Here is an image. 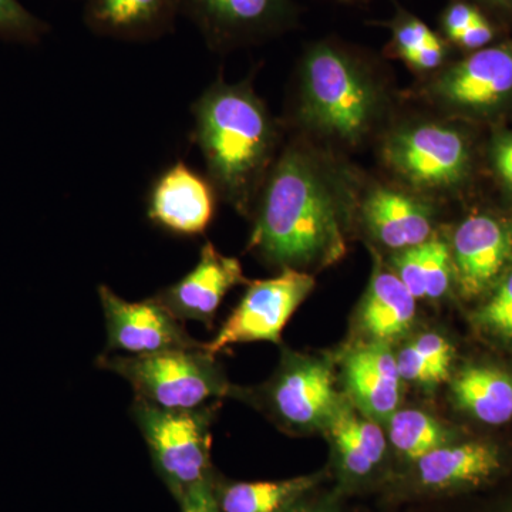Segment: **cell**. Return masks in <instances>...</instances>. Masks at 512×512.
Instances as JSON below:
<instances>
[{"label":"cell","mask_w":512,"mask_h":512,"mask_svg":"<svg viewBox=\"0 0 512 512\" xmlns=\"http://www.w3.org/2000/svg\"><path fill=\"white\" fill-rule=\"evenodd\" d=\"M316 477L227 485L217 498L221 512H284L316 484Z\"/></svg>","instance_id":"cb8c5ba5"},{"label":"cell","mask_w":512,"mask_h":512,"mask_svg":"<svg viewBox=\"0 0 512 512\" xmlns=\"http://www.w3.org/2000/svg\"><path fill=\"white\" fill-rule=\"evenodd\" d=\"M247 282L241 262L221 254L211 242L201 248L197 265L177 284L168 286L156 298L175 318L197 320L210 325L222 299L232 288Z\"/></svg>","instance_id":"4fadbf2b"},{"label":"cell","mask_w":512,"mask_h":512,"mask_svg":"<svg viewBox=\"0 0 512 512\" xmlns=\"http://www.w3.org/2000/svg\"><path fill=\"white\" fill-rule=\"evenodd\" d=\"M42 29V23L33 18L18 0H0V33L33 37Z\"/></svg>","instance_id":"83f0119b"},{"label":"cell","mask_w":512,"mask_h":512,"mask_svg":"<svg viewBox=\"0 0 512 512\" xmlns=\"http://www.w3.org/2000/svg\"><path fill=\"white\" fill-rule=\"evenodd\" d=\"M511 343H512V340H511Z\"/></svg>","instance_id":"d590c367"},{"label":"cell","mask_w":512,"mask_h":512,"mask_svg":"<svg viewBox=\"0 0 512 512\" xmlns=\"http://www.w3.org/2000/svg\"><path fill=\"white\" fill-rule=\"evenodd\" d=\"M332 434L343 471L352 480H365L382 463L386 439L373 421L340 413L333 416Z\"/></svg>","instance_id":"7402d4cb"},{"label":"cell","mask_w":512,"mask_h":512,"mask_svg":"<svg viewBox=\"0 0 512 512\" xmlns=\"http://www.w3.org/2000/svg\"><path fill=\"white\" fill-rule=\"evenodd\" d=\"M393 272L416 299H440L454 279L450 244L439 237L393 256Z\"/></svg>","instance_id":"44dd1931"},{"label":"cell","mask_w":512,"mask_h":512,"mask_svg":"<svg viewBox=\"0 0 512 512\" xmlns=\"http://www.w3.org/2000/svg\"><path fill=\"white\" fill-rule=\"evenodd\" d=\"M386 26L392 32L387 46L390 55L402 60L416 73L436 74L443 69L448 57V42L423 20L399 9Z\"/></svg>","instance_id":"603a6c76"},{"label":"cell","mask_w":512,"mask_h":512,"mask_svg":"<svg viewBox=\"0 0 512 512\" xmlns=\"http://www.w3.org/2000/svg\"><path fill=\"white\" fill-rule=\"evenodd\" d=\"M387 96L362 57L330 40L306 49L298 72L293 119L325 141L355 147L379 126Z\"/></svg>","instance_id":"3957f363"},{"label":"cell","mask_w":512,"mask_h":512,"mask_svg":"<svg viewBox=\"0 0 512 512\" xmlns=\"http://www.w3.org/2000/svg\"><path fill=\"white\" fill-rule=\"evenodd\" d=\"M495 37V30L491 23L488 22L487 18L481 19L476 25L470 26V28L461 32L460 35L454 37L451 43L461 47L464 50H470V52H476V50L484 49V47L490 46Z\"/></svg>","instance_id":"1f68e13d"},{"label":"cell","mask_w":512,"mask_h":512,"mask_svg":"<svg viewBox=\"0 0 512 512\" xmlns=\"http://www.w3.org/2000/svg\"><path fill=\"white\" fill-rule=\"evenodd\" d=\"M416 301L393 271L377 269L362 306L363 328L380 342L399 338L412 326Z\"/></svg>","instance_id":"ffe728a7"},{"label":"cell","mask_w":512,"mask_h":512,"mask_svg":"<svg viewBox=\"0 0 512 512\" xmlns=\"http://www.w3.org/2000/svg\"><path fill=\"white\" fill-rule=\"evenodd\" d=\"M194 141L222 200L241 214L255 207L279 147V128L249 80L222 77L192 104Z\"/></svg>","instance_id":"7a4b0ae2"},{"label":"cell","mask_w":512,"mask_h":512,"mask_svg":"<svg viewBox=\"0 0 512 512\" xmlns=\"http://www.w3.org/2000/svg\"><path fill=\"white\" fill-rule=\"evenodd\" d=\"M345 185L313 148L292 141L276 158L255 202L249 249L268 264L298 269L339 261Z\"/></svg>","instance_id":"6da1fadb"},{"label":"cell","mask_w":512,"mask_h":512,"mask_svg":"<svg viewBox=\"0 0 512 512\" xmlns=\"http://www.w3.org/2000/svg\"><path fill=\"white\" fill-rule=\"evenodd\" d=\"M417 483L424 490H471L493 480L504 468L503 451L490 441L444 444L416 461Z\"/></svg>","instance_id":"2e32d148"},{"label":"cell","mask_w":512,"mask_h":512,"mask_svg":"<svg viewBox=\"0 0 512 512\" xmlns=\"http://www.w3.org/2000/svg\"><path fill=\"white\" fill-rule=\"evenodd\" d=\"M268 400L272 412L289 426H318L335 410L332 373L313 360H288L269 386Z\"/></svg>","instance_id":"9a60e30c"},{"label":"cell","mask_w":512,"mask_h":512,"mask_svg":"<svg viewBox=\"0 0 512 512\" xmlns=\"http://www.w3.org/2000/svg\"><path fill=\"white\" fill-rule=\"evenodd\" d=\"M427 86V96L456 116L485 119L512 101V42L471 52L443 67Z\"/></svg>","instance_id":"52a82bcc"},{"label":"cell","mask_w":512,"mask_h":512,"mask_svg":"<svg viewBox=\"0 0 512 512\" xmlns=\"http://www.w3.org/2000/svg\"><path fill=\"white\" fill-rule=\"evenodd\" d=\"M99 298L106 318L109 350L141 356L202 346L185 332L183 322L156 296L146 301L128 302L109 286L100 285Z\"/></svg>","instance_id":"8fae6325"},{"label":"cell","mask_w":512,"mask_h":512,"mask_svg":"<svg viewBox=\"0 0 512 512\" xmlns=\"http://www.w3.org/2000/svg\"><path fill=\"white\" fill-rule=\"evenodd\" d=\"M481 2L487 3V5L494 6V8L498 9H512V0H481Z\"/></svg>","instance_id":"836d02e7"},{"label":"cell","mask_w":512,"mask_h":512,"mask_svg":"<svg viewBox=\"0 0 512 512\" xmlns=\"http://www.w3.org/2000/svg\"><path fill=\"white\" fill-rule=\"evenodd\" d=\"M315 288L308 272L282 269L275 278L249 282L237 308L221 326L220 332L202 349L217 356L238 343L281 342L282 330L296 309Z\"/></svg>","instance_id":"ba28073f"},{"label":"cell","mask_w":512,"mask_h":512,"mask_svg":"<svg viewBox=\"0 0 512 512\" xmlns=\"http://www.w3.org/2000/svg\"><path fill=\"white\" fill-rule=\"evenodd\" d=\"M448 244L461 295L470 301L484 298L512 268V218L491 212L468 215Z\"/></svg>","instance_id":"30bf717a"},{"label":"cell","mask_w":512,"mask_h":512,"mask_svg":"<svg viewBox=\"0 0 512 512\" xmlns=\"http://www.w3.org/2000/svg\"><path fill=\"white\" fill-rule=\"evenodd\" d=\"M284 512H329V511L322 510V508L296 507V505H293V507L288 508V510H285Z\"/></svg>","instance_id":"e575fe53"},{"label":"cell","mask_w":512,"mask_h":512,"mask_svg":"<svg viewBox=\"0 0 512 512\" xmlns=\"http://www.w3.org/2000/svg\"><path fill=\"white\" fill-rule=\"evenodd\" d=\"M183 512H221L212 484L195 488L180 500Z\"/></svg>","instance_id":"d6a6232c"},{"label":"cell","mask_w":512,"mask_h":512,"mask_svg":"<svg viewBox=\"0 0 512 512\" xmlns=\"http://www.w3.org/2000/svg\"><path fill=\"white\" fill-rule=\"evenodd\" d=\"M484 18L485 16L476 6L463 2V0H454L441 16V28H443L447 42H451L454 37Z\"/></svg>","instance_id":"f1b7e54d"},{"label":"cell","mask_w":512,"mask_h":512,"mask_svg":"<svg viewBox=\"0 0 512 512\" xmlns=\"http://www.w3.org/2000/svg\"><path fill=\"white\" fill-rule=\"evenodd\" d=\"M367 231L383 247L400 252L433 238L434 208L414 192L377 185L362 202Z\"/></svg>","instance_id":"5bb4252c"},{"label":"cell","mask_w":512,"mask_h":512,"mask_svg":"<svg viewBox=\"0 0 512 512\" xmlns=\"http://www.w3.org/2000/svg\"><path fill=\"white\" fill-rule=\"evenodd\" d=\"M184 12L215 50L262 42L296 20L292 0H180Z\"/></svg>","instance_id":"9c48e42d"},{"label":"cell","mask_w":512,"mask_h":512,"mask_svg":"<svg viewBox=\"0 0 512 512\" xmlns=\"http://www.w3.org/2000/svg\"><path fill=\"white\" fill-rule=\"evenodd\" d=\"M384 163L420 191H453L471 171V146L457 127L417 121L394 128L384 140Z\"/></svg>","instance_id":"8992f818"},{"label":"cell","mask_w":512,"mask_h":512,"mask_svg":"<svg viewBox=\"0 0 512 512\" xmlns=\"http://www.w3.org/2000/svg\"><path fill=\"white\" fill-rule=\"evenodd\" d=\"M180 0H86L84 22L100 36L150 40L173 29Z\"/></svg>","instance_id":"e0dca14e"},{"label":"cell","mask_w":512,"mask_h":512,"mask_svg":"<svg viewBox=\"0 0 512 512\" xmlns=\"http://www.w3.org/2000/svg\"><path fill=\"white\" fill-rule=\"evenodd\" d=\"M97 365L126 379L136 399L165 410L201 409L229 392L215 356L200 348L141 356H100Z\"/></svg>","instance_id":"277c9868"},{"label":"cell","mask_w":512,"mask_h":512,"mask_svg":"<svg viewBox=\"0 0 512 512\" xmlns=\"http://www.w3.org/2000/svg\"><path fill=\"white\" fill-rule=\"evenodd\" d=\"M474 325L485 335L512 340V268L484 296V302L473 315Z\"/></svg>","instance_id":"484cf974"},{"label":"cell","mask_w":512,"mask_h":512,"mask_svg":"<svg viewBox=\"0 0 512 512\" xmlns=\"http://www.w3.org/2000/svg\"><path fill=\"white\" fill-rule=\"evenodd\" d=\"M454 400L468 416L487 426L512 420V372L493 363H471L454 379Z\"/></svg>","instance_id":"d6986e66"},{"label":"cell","mask_w":512,"mask_h":512,"mask_svg":"<svg viewBox=\"0 0 512 512\" xmlns=\"http://www.w3.org/2000/svg\"><path fill=\"white\" fill-rule=\"evenodd\" d=\"M490 158L498 180L507 190L512 191V128L494 137Z\"/></svg>","instance_id":"f546056e"},{"label":"cell","mask_w":512,"mask_h":512,"mask_svg":"<svg viewBox=\"0 0 512 512\" xmlns=\"http://www.w3.org/2000/svg\"><path fill=\"white\" fill-rule=\"evenodd\" d=\"M389 421L393 447L413 463L450 441V434L439 421L420 410L394 412Z\"/></svg>","instance_id":"d4e9b609"},{"label":"cell","mask_w":512,"mask_h":512,"mask_svg":"<svg viewBox=\"0 0 512 512\" xmlns=\"http://www.w3.org/2000/svg\"><path fill=\"white\" fill-rule=\"evenodd\" d=\"M218 197L210 178L198 174L184 161H177L151 185L148 218L171 234L195 237L210 227Z\"/></svg>","instance_id":"7c38bea8"},{"label":"cell","mask_w":512,"mask_h":512,"mask_svg":"<svg viewBox=\"0 0 512 512\" xmlns=\"http://www.w3.org/2000/svg\"><path fill=\"white\" fill-rule=\"evenodd\" d=\"M510 512H512V510Z\"/></svg>","instance_id":"8d00e7d4"},{"label":"cell","mask_w":512,"mask_h":512,"mask_svg":"<svg viewBox=\"0 0 512 512\" xmlns=\"http://www.w3.org/2000/svg\"><path fill=\"white\" fill-rule=\"evenodd\" d=\"M396 359L400 377L409 382L440 383L450 376V372L434 365L413 343L404 348Z\"/></svg>","instance_id":"4316f807"},{"label":"cell","mask_w":512,"mask_h":512,"mask_svg":"<svg viewBox=\"0 0 512 512\" xmlns=\"http://www.w3.org/2000/svg\"><path fill=\"white\" fill-rule=\"evenodd\" d=\"M413 345L434 365L450 372L451 363L454 359V349L444 336L439 335V333H426V335L417 338Z\"/></svg>","instance_id":"4dcf8cb0"},{"label":"cell","mask_w":512,"mask_h":512,"mask_svg":"<svg viewBox=\"0 0 512 512\" xmlns=\"http://www.w3.org/2000/svg\"><path fill=\"white\" fill-rule=\"evenodd\" d=\"M346 380L357 404L369 416L386 419L400 399L397 359L383 342L355 350L346 360Z\"/></svg>","instance_id":"ac0fdd59"},{"label":"cell","mask_w":512,"mask_h":512,"mask_svg":"<svg viewBox=\"0 0 512 512\" xmlns=\"http://www.w3.org/2000/svg\"><path fill=\"white\" fill-rule=\"evenodd\" d=\"M134 420L178 500L210 481V409L165 410L134 400Z\"/></svg>","instance_id":"5b68a950"}]
</instances>
